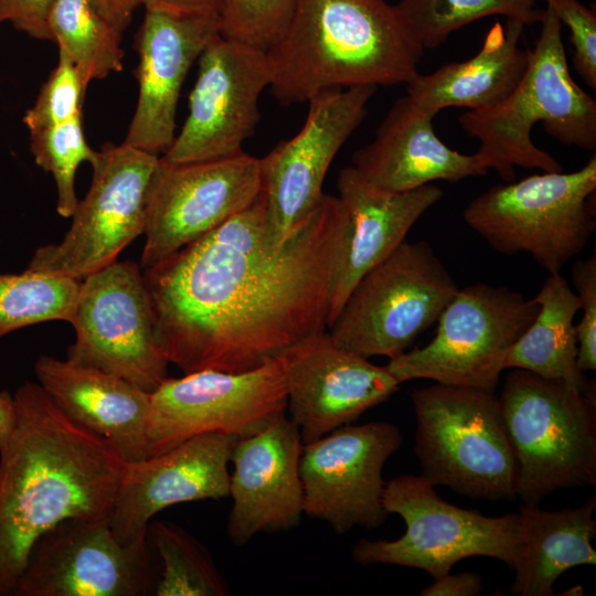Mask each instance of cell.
<instances>
[{
	"label": "cell",
	"mask_w": 596,
	"mask_h": 596,
	"mask_svg": "<svg viewBox=\"0 0 596 596\" xmlns=\"http://www.w3.org/2000/svg\"><path fill=\"white\" fill-rule=\"evenodd\" d=\"M596 156L572 172H543L491 187L465 207L466 224L503 255L528 253L561 273L596 228Z\"/></svg>",
	"instance_id": "52a82bcc"
},
{
	"label": "cell",
	"mask_w": 596,
	"mask_h": 596,
	"mask_svg": "<svg viewBox=\"0 0 596 596\" xmlns=\"http://www.w3.org/2000/svg\"><path fill=\"white\" fill-rule=\"evenodd\" d=\"M538 302L504 286L478 283L458 289L441 311L435 337L385 365L401 384L436 383L496 390L509 349L534 320Z\"/></svg>",
	"instance_id": "30bf717a"
},
{
	"label": "cell",
	"mask_w": 596,
	"mask_h": 596,
	"mask_svg": "<svg viewBox=\"0 0 596 596\" xmlns=\"http://www.w3.org/2000/svg\"><path fill=\"white\" fill-rule=\"evenodd\" d=\"M348 224L343 202L324 194L308 220L276 244L260 191L244 211L142 269L167 361L184 374L245 372L327 331Z\"/></svg>",
	"instance_id": "6da1fadb"
},
{
	"label": "cell",
	"mask_w": 596,
	"mask_h": 596,
	"mask_svg": "<svg viewBox=\"0 0 596 596\" xmlns=\"http://www.w3.org/2000/svg\"><path fill=\"white\" fill-rule=\"evenodd\" d=\"M237 437L195 435L156 456L126 462L108 519L123 544L148 539L150 520L161 510L230 494L228 465Z\"/></svg>",
	"instance_id": "ffe728a7"
},
{
	"label": "cell",
	"mask_w": 596,
	"mask_h": 596,
	"mask_svg": "<svg viewBox=\"0 0 596 596\" xmlns=\"http://www.w3.org/2000/svg\"><path fill=\"white\" fill-rule=\"evenodd\" d=\"M262 190L259 158L168 163L160 159L146 200L140 267L150 268L247 209Z\"/></svg>",
	"instance_id": "5bb4252c"
},
{
	"label": "cell",
	"mask_w": 596,
	"mask_h": 596,
	"mask_svg": "<svg viewBox=\"0 0 596 596\" xmlns=\"http://www.w3.org/2000/svg\"><path fill=\"white\" fill-rule=\"evenodd\" d=\"M571 34L573 66L596 89V12L578 0H545Z\"/></svg>",
	"instance_id": "d590c367"
},
{
	"label": "cell",
	"mask_w": 596,
	"mask_h": 596,
	"mask_svg": "<svg viewBox=\"0 0 596 596\" xmlns=\"http://www.w3.org/2000/svg\"><path fill=\"white\" fill-rule=\"evenodd\" d=\"M401 444L400 428L389 422L343 425L304 444V514L327 522L338 534L382 525L387 515L382 472Z\"/></svg>",
	"instance_id": "e0dca14e"
},
{
	"label": "cell",
	"mask_w": 596,
	"mask_h": 596,
	"mask_svg": "<svg viewBox=\"0 0 596 596\" xmlns=\"http://www.w3.org/2000/svg\"><path fill=\"white\" fill-rule=\"evenodd\" d=\"M56 0H0V23L10 22L17 30L36 40L53 41L49 18Z\"/></svg>",
	"instance_id": "74e56055"
},
{
	"label": "cell",
	"mask_w": 596,
	"mask_h": 596,
	"mask_svg": "<svg viewBox=\"0 0 596 596\" xmlns=\"http://www.w3.org/2000/svg\"><path fill=\"white\" fill-rule=\"evenodd\" d=\"M272 82L266 52L219 34L199 57L189 115L169 149L168 163L237 156L259 121V96Z\"/></svg>",
	"instance_id": "2e32d148"
},
{
	"label": "cell",
	"mask_w": 596,
	"mask_h": 596,
	"mask_svg": "<svg viewBox=\"0 0 596 596\" xmlns=\"http://www.w3.org/2000/svg\"><path fill=\"white\" fill-rule=\"evenodd\" d=\"M34 373L66 416L104 438L124 461L147 458L150 393L117 375L46 354L35 361Z\"/></svg>",
	"instance_id": "d4e9b609"
},
{
	"label": "cell",
	"mask_w": 596,
	"mask_h": 596,
	"mask_svg": "<svg viewBox=\"0 0 596 596\" xmlns=\"http://www.w3.org/2000/svg\"><path fill=\"white\" fill-rule=\"evenodd\" d=\"M562 595H574V596L583 595V587L579 586V585L574 586V587L565 590Z\"/></svg>",
	"instance_id": "7bdbcfd3"
},
{
	"label": "cell",
	"mask_w": 596,
	"mask_h": 596,
	"mask_svg": "<svg viewBox=\"0 0 596 596\" xmlns=\"http://www.w3.org/2000/svg\"><path fill=\"white\" fill-rule=\"evenodd\" d=\"M223 0H141L145 9L178 14H220Z\"/></svg>",
	"instance_id": "ab89813d"
},
{
	"label": "cell",
	"mask_w": 596,
	"mask_h": 596,
	"mask_svg": "<svg viewBox=\"0 0 596 596\" xmlns=\"http://www.w3.org/2000/svg\"><path fill=\"white\" fill-rule=\"evenodd\" d=\"M70 323L75 339L66 360L148 393L168 377L169 362L156 341L150 297L137 263L117 259L85 277Z\"/></svg>",
	"instance_id": "8fae6325"
},
{
	"label": "cell",
	"mask_w": 596,
	"mask_h": 596,
	"mask_svg": "<svg viewBox=\"0 0 596 596\" xmlns=\"http://www.w3.org/2000/svg\"><path fill=\"white\" fill-rule=\"evenodd\" d=\"M435 115L408 95L400 97L374 138L355 150L351 167L366 184L390 193L487 174L489 163L477 152H458L438 138L433 126Z\"/></svg>",
	"instance_id": "603a6c76"
},
{
	"label": "cell",
	"mask_w": 596,
	"mask_h": 596,
	"mask_svg": "<svg viewBox=\"0 0 596 596\" xmlns=\"http://www.w3.org/2000/svg\"><path fill=\"white\" fill-rule=\"evenodd\" d=\"M412 403L421 476L472 499L517 497L518 464L493 391L436 383L415 390Z\"/></svg>",
	"instance_id": "8992f818"
},
{
	"label": "cell",
	"mask_w": 596,
	"mask_h": 596,
	"mask_svg": "<svg viewBox=\"0 0 596 596\" xmlns=\"http://www.w3.org/2000/svg\"><path fill=\"white\" fill-rule=\"evenodd\" d=\"M286 408V384L276 358L245 372L201 370L167 377L150 393L147 457L200 434L253 435Z\"/></svg>",
	"instance_id": "4fadbf2b"
},
{
	"label": "cell",
	"mask_w": 596,
	"mask_h": 596,
	"mask_svg": "<svg viewBox=\"0 0 596 596\" xmlns=\"http://www.w3.org/2000/svg\"><path fill=\"white\" fill-rule=\"evenodd\" d=\"M156 583L148 539L123 544L108 519H68L34 543L12 596H145Z\"/></svg>",
	"instance_id": "ac0fdd59"
},
{
	"label": "cell",
	"mask_w": 596,
	"mask_h": 596,
	"mask_svg": "<svg viewBox=\"0 0 596 596\" xmlns=\"http://www.w3.org/2000/svg\"><path fill=\"white\" fill-rule=\"evenodd\" d=\"M337 187L349 224L333 278L327 329L356 283L405 241L418 219L444 195L433 183L403 193L380 191L351 166L340 170Z\"/></svg>",
	"instance_id": "cb8c5ba5"
},
{
	"label": "cell",
	"mask_w": 596,
	"mask_h": 596,
	"mask_svg": "<svg viewBox=\"0 0 596 596\" xmlns=\"http://www.w3.org/2000/svg\"><path fill=\"white\" fill-rule=\"evenodd\" d=\"M145 10L137 39L139 95L124 143L159 156L175 138L184 79L207 44L221 34V19L220 14Z\"/></svg>",
	"instance_id": "44dd1931"
},
{
	"label": "cell",
	"mask_w": 596,
	"mask_h": 596,
	"mask_svg": "<svg viewBox=\"0 0 596 596\" xmlns=\"http://www.w3.org/2000/svg\"><path fill=\"white\" fill-rule=\"evenodd\" d=\"M30 150L35 163L53 175L56 212L71 217L79 201L75 190L77 169L84 161L93 166L98 158V151L86 141L82 114L63 124L30 131Z\"/></svg>",
	"instance_id": "d6a6232c"
},
{
	"label": "cell",
	"mask_w": 596,
	"mask_h": 596,
	"mask_svg": "<svg viewBox=\"0 0 596 596\" xmlns=\"http://www.w3.org/2000/svg\"><path fill=\"white\" fill-rule=\"evenodd\" d=\"M483 588L482 577L475 572H464L453 575L448 573L435 578L422 589V596H476Z\"/></svg>",
	"instance_id": "f35d334b"
},
{
	"label": "cell",
	"mask_w": 596,
	"mask_h": 596,
	"mask_svg": "<svg viewBox=\"0 0 596 596\" xmlns=\"http://www.w3.org/2000/svg\"><path fill=\"white\" fill-rule=\"evenodd\" d=\"M376 88H331L315 95L298 134L259 159L267 231L274 243H284L320 204L329 167L365 118Z\"/></svg>",
	"instance_id": "9a60e30c"
},
{
	"label": "cell",
	"mask_w": 596,
	"mask_h": 596,
	"mask_svg": "<svg viewBox=\"0 0 596 596\" xmlns=\"http://www.w3.org/2000/svg\"><path fill=\"white\" fill-rule=\"evenodd\" d=\"M275 358L285 379L290 421L304 444L356 421L400 385L385 366L340 348L328 331L305 337Z\"/></svg>",
	"instance_id": "d6986e66"
},
{
	"label": "cell",
	"mask_w": 596,
	"mask_h": 596,
	"mask_svg": "<svg viewBox=\"0 0 596 596\" xmlns=\"http://www.w3.org/2000/svg\"><path fill=\"white\" fill-rule=\"evenodd\" d=\"M297 0H223L221 35L266 52L285 33Z\"/></svg>",
	"instance_id": "836d02e7"
},
{
	"label": "cell",
	"mask_w": 596,
	"mask_h": 596,
	"mask_svg": "<svg viewBox=\"0 0 596 596\" xmlns=\"http://www.w3.org/2000/svg\"><path fill=\"white\" fill-rule=\"evenodd\" d=\"M49 28L58 53L72 61L88 84L123 70L121 32L93 0H56Z\"/></svg>",
	"instance_id": "f1b7e54d"
},
{
	"label": "cell",
	"mask_w": 596,
	"mask_h": 596,
	"mask_svg": "<svg viewBox=\"0 0 596 596\" xmlns=\"http://www.w3.org/2000/svg\"><path fill=\"white\" fill-rule=\"evenodd\" d=\"M524 28L509 19L493 24L478 53L429 74L418 73L406 84V95L436 114L447 107L481 110L497 106L513 92L528 67L531 50L521 46Z\"/></svg>",
	"instance_id": "484cf974"
},
{
	"label": "cell",
	"mask_w": 596,
	"mask_h": 596,
	"mask_svg": "<svg viewBox=\"0 0 596 596\" xmlns=\"http://www.w3.org/2000/svg\"><path fill=\"white\" fill-rule=\"evenodd\" d=\"M15 422L13 395L0 391V453L7 447Z\"/></svg>",
	"instance_id": "b9f144b4"
},
{
	"label": "cell",
	"mask_w": 596,
	"mask_h": 596,
	"mask_svg": "<svg viewBox=\"0 0 596 596\" xmlns=\"http://www.w3.org/2000/svg\"><path fill=\"white\" fill-rule=\"evenodd\" d=\"M458 286L426 241H403L353 287L327 329L362 358L404 352L437 322Z\"/></svg>",
	"instance_id": "9c48e42d"
},
{
	"label": "cell",
	"mask_w": 596,
	"mask_h": 596,
	"mask_svg": "<svg viewBox=\"0 0 596 596\" xmlns=\"http://www.w3.org/2000/svg\"><path fill=\"white\" fill-rule=\"evenodd\" d=\"M424 49L386 0H297L267 51L270 91L281 105L331 88L407 84Z\"/></svg>",
	"instance_id": "3957f363"
},
{
	"label": "cell",
	"mask_w": 596,
	"mask_h": 596,
	"mask_svg": "<svg viewBox=\"0 0 596 596\" xmlns=\"http://www.w3.org/2000/svg\"><path fill=\"white\" fill-rule=\"evenodd\" d=\"M498 397L523 504L540 505L556 490L596 485L595 386L583 391L512 369Z\"/></svg>",
	"instance_id": "5b68a950"
},
{
	"label": "cell",
	"mask_w": 596,
	"mask_h": 596,
	"mask_svg": "<svg viewBox=\"0 0 596 596\" xmlns=\"http://www.w3.org/2000/svg\"><path fill=\"white\" fill-rule=\"evenodd\" d=\"M148 533L161 561L156 596H226L230 589L207 550L181 526L156 521Z\"/></svg>",
	"instance_id": "1f68e13d"
},
{
	"label": "cell",
	"mask_w": 596,
	"mask_h": 596,
	"mask_svg": "<svg viewBox=\"0 0 596 596\" xmlns=\"http://www.w3.org/2000/svg\"><path fill=\"white\" fill-rule=\"evenodd\" d=\"M540 24L528 67L513 92L494 107L459 116L461 128L480 141L477 153L503 182L514 180L515 167L563 171L553 156L532 141L536 123L563 145L596 149V100L571 76L562 24L549 4Z\"/></svg>",
	"instance_id": "277c9868"
},
{
	"label": "cell",
	"mask_w": 596,
	"mask_h": 596,
	"mask_svg": "<svg viewBox=\"0 0 596 596\" xmlns=\"http://www.w3.org/2000/svg\"><path fill=\"white\" fill-rule=\"evenodd\" d=\"M596 497L576 508L547 511L539 505H520L523 550L513 570L511 594L552 596L554 583L567 570L595 565Z\"/></svg>",
	"instance_id": "4316f807"
},
{
	"label": "cell",
	"mask_w": 596,
	"mask_h": 596,
	"mask_svg": "<svg viewBox=\"0 0 596 596\" xmlns=\"http://www.w3.org/2000/svg\"><path fill=\"white\" fill-rule=\"evenodd\" d=\"M302 439L285 414L259 432L238 438L232 453L227 535L242 546L259 533L287 531L304 514L299 472Z\"/></svg>",
	"instance_id": "7402d4cb"
},
{
	"label": "cell",
	"mask_w": 596,
	"mask_h": 596,
	"mask_svg": "<svg viewBox=\"0 0 596 596\" xmlns=\"http://www.w3.org/2000/svg\"><path fill=\"white\" fill-rule=\"evenodd\" d=\"M533 299L539 305L538 313L509 349L504 370L522 369L583 391L595 386L577 364L574 317L581 305L568 281L561 273L550 274Z\"/></svg>",
	"instance_id": "83f0119b"
},
{
	"label": "cell",
	"mask_w": 596,
	"mask_h": 596,
	"mask_svg": "<svg viewBox=\"0 0 596 596\" xmlns=\"http://www.w3.org/2000/svg\"><path fill=\"white\" fill-rule=\"evenodd\" d=\"M545 0H402L394 4L425 49H436L462 26L490 15H503L524 26L539 23Z\"/></svg>",
	"instance_id": "f546056e"
},
{
	"label": "cell",
	"mask_w": 596,
	"mask_h": 596,
	"mask_svg": "<svg viewBox=\"0 0 596 596\" xmlns=\"http://www.w3.org/2000/svg\"><path fill=\"white\" fill-rule=\"evenodd\" d=\"M572 280L577 290L584 312L575 324L577 338V364L581 371L596 370V255L576 259L572 267Z\"/></svg>",
	"instance_id": "8d00e7d4"
},
{
	"label": "cell",
	"mask_w": 596,
	"mask_h": 596,
	"mask_svg": "<svg viewBox=\"0 0 596 596\" xmlns=\"http://www.w3.org/2000/svg\"><path fill=\"white\" fill-rule=\"evenodd\" d=\"M383 507L403 519L405 533L396 540H360L351 552L360 565L414 567L435 579L467 557L497 558L511 570L521 557L520 512L493 518L456 507L423 476L400 475L385 482Z\"/></svg>",
	"instance_id": "ba28073f"
},
{
	"label": "cell",
	"mask_w": 596,
	"mask_h": 596,
	"mask_svg": "<svg viewBox=\"0 0 596 596\" xmlns=\"http://www.w3.org/2000/svg\"><path fill=\"white\" fill-rule=\"evenodd\" d=\"M88 83L64 54L43 84L34 105L23 116L29 131L63 124L82 114Z\"/></svg>",
	"instance_id": "e575fe53"
},
{
	"label": "cell",
	"mask_w": 596,
	"mask_h": 596,
	"mask_svg": "<svg viewBox=\"0 0 596 596\" xmlns=\"http://www.w3.org/2000/svg\"><path fill=\"white\" fill-rule=\"evenodd\" d=\"M100 13L120 32L130 23L135 10L141 0H93Z\"/></svg>",
	"instance_id": "60d3db41"
},
{
	"label": "cell",
	"mask_w": 596,
	"mask_h": 596,
	"mask_svg": "<svg viewBox=\"0 0 596 596\" xmlns=\"http://www.w3.org/2000/svg\"><path fill=\"white\" fill-rule=\"evenodd\" d=\"M159 156L127 143L98 151L93 179L58 243L40 246L28 269L83 280L117 260L143 234L146 200Z\"/></svg>",
	"instance_id": "7c38bea8"
},
{
	"label": "cell",
	"mask_w": 596,
	"mask_h": 596,
	"mask_svg": "<svg viewBox=\"0 0 596 596\" xmlns=\"http://www.w3.org/2000/svg\"><path fill=\"white\" fill-rule=\"evenodd\" d=\"M0 453V596H12L32 546L68 519H109L126 461L66 416L39 383L13 394Z\"/></svg>",
	"instance_id": "7a4b0ae2"
},
{
	"label": "cell",
	"mask_w": 596,
	"mask_h": 596,
	"mask_svg": "<svg viewBox=\"0 0 596 596\" xmlns=\"http://www.w3.org/2000/svg\"><path fill=\"white\" fill-rule=\"evenodd\" d=\"M81 281L28 268L0 273V339L41 322H71Z\"/></svg>",
	"instance_id": "4dcf8cb0"
}]
</instances>
